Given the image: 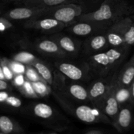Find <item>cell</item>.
<instances>
[{"mask_svg":"<svg viewBox=\"0 0 134 134\" xmlns=\"http://www.w3.org/2000/svg\"><path fill=\"white\" fill-rule=\"evenodd\" d=\"M129 47H111L109 49L87 56L85 62L90 73L97 77H107L119 66L128 55Z\"/></svg>","mask_w":134,"mask_h":134,"instance_id":"6da1fadb","label":"cell"},{"mask_svg":"<svg viewBox=\"0 0 134 134\" xmlns=\"http://www.w3.org/2000/svg\"><path fill=\"white\" fill-rule=\"evenodd\" d=\"M133 12L134 9L126 0H105L98 9L90 13H83L77 18V21H90L113 24L119 19L130 16Z\"/></svg>","mask_w":134,"mask_h":134,"instance_id":"7a4b0ae2","label":"cell"},{"mask_svg":"<svg viewBox=\"0 0 134 134\" xmlns=\"http://www.w3.org/2000/svg\"><path fill=\"white\" fill-rule=\"evenodd\" d=\"M83 9L75 3L64 4L52 7L51 11L45 16L52 17L68 25H70L77 21L81 15Z\"/></svg>","mask_w":134,"mask_h":134,"instance_id":"3957f363","label":"cell"},{"mask_svg":"<svg viewBox=\"0 0 134 134\" xmlns=\"http://www.w3.org/2000/svg\"><path fill=\"white\" fill-rule=\"evenodd\" d=\"M68 26L69 25L66 24L48 16H42L29 20H26L24 23V27L26 28L52 34L60 32Z\"/></svg>","mask_w":134,"mask_h":134,"instance_id":"277c9868","label":"cell"},{"mask_svg":"<svg viewBox=\"0 0 134 134\" xmlns=\"http://www.w3.org/2000/svg\"><path fill=\"white\" fill-rule=\"evenodd\" d=\"M111 24L90 21H77L66 27L67 31L77 36H90L105 33Z\"/></svg>","mask_w":134,"mask_h":134,"instance_id":"5b68a950","label":"cell"},{"mask_svg":"<svg viewBox=\"0 0 134 134\" xmlns=\"http://www.w3.org/2000/svg\"><path fill=\"white\" fill-rule=\"evenodd\" d=\"M52 7L42 8L37 7L24 6L17 7L8 10L4 14L3 16L10 20H29L45 16L49 13Z\"/></svg>","mask_w":134,"mask_h":134,"instance_id":"8992f818","label":"cell"},{"mask_svg":"<svg viewBox=\"0 0 134 134\" xmlns=\"http://www.w3.org/2000/svg\"><path fill=\"white\" fill-rule=\"evenodd\" d=\"M56 67L59 72L73 81H81L86 79L90 73L86 62L82 64H76L68 62H59L56 63Z\"/></svg>","mask_w":134,"mask_h":134,"instance_id":"52a82bcc","label":"cell"},{"mask_svg":"<svg viewBox=\"0 0 134 134\" xmlns=\"http://www.w3.org/2000/svg\"><path fill=\"white\" fill-rule=\"evenodd\" d=\"M74 114L79 120L86 124L99 122L111 124V120L99 109L94 105H92V107L87 105L77 106L75 109Z\"/></svg>","mask_w":134,"mask_h":134,"instance_id":"ba28073f","label":"cell"},{"mask_svg":"<svg viewBox=\"0 0 134 134\" xmlns=\"http://www.w3.org/2000/svg\"><path fill=\"white\" fill-rule=\"evenodd\" d=\"M115 79L111 89L104 97L94 103L92 105L99 109L103 114L106 115L111 120V124L115 121L119 114L120 106L118 103L114 94V87H115Z\"/></svg>","mask_w":134,"mask_h":134,"instance_id":"9c48e42d","label":"cell"},{"mask_svg":"<svg viewBox=\"0 0 134 134\" xmlns=\"http://www.w3.org/2000/svg\"><path fill=\"white\" fill-rule=\"evenodd\" d=\"M115 75V73H114L113 75H110V77H99L89 86L88 92L89 101L91 102L92 105L96 103L108 93L113 84Z\"/></svg>","mask_w":134,"mask_h":134,"instance_id":"30bf717a","label":"cell"},{"mask_svg":"<svg viewBox=\"0 0 134 134\" xmlns=\"http://www.w3.org/2000/svg\"><path fill=\"white\" fill-rule=\"evenodd\" d=\"M110 47L105 32L88 36L82 44V53L91 56L109 49Z\"/></svg>","mask_w":134,"mask_h":134,"instance_id":"8fae6325","label":"cell"},{"mask_svg":"<svg viewBox=\"0 0 134 134\" xmlns=\"http://www.w3.org/2000/svg\"><path fill=\"white\" fill-rule=\"evenodd\" d=\"M124 39L126 47L134 46V18L127 16L120 18L111 25Z\"/></svg>","mask_w":134,"mask_h":134,"instance_id":"7c38bea8","label":"cell"},{"mask_svg":"<svg viewBox=\"0 0 134 134\" xmlns=\"http://www.w3.org/2000/svg\"><path fill=\"white\" fill-rule=\"evenodd\" d=\"M49 38L54 41L68 56H77L82 49L81 41L65 34L58 32L50 35Z\"/></svg>","mask_w":134,"mask_h":134,"instance_id":"4fadbf2b","label":"cell"},{"mask_svg":"<svg viewBox=\"0 0 134 134\" xmlns=\"http://www.w3.org/2000/svg\"><path fill=\"white\" fill-rule=\"evenodd\" d=\"M34 47L37 52L47 56L56 58H64L68 56L58 44L51 38L37 41L35 43Z\"/></svg>","mask_w":134,"mask_h":134,"instance_id":"5bb4252c","label":"cell"},{"mask_svg":"<svg viewBox=\"0 0 134 134\" xmlns=\"http://www.w3.org/2000/svg\"><path fill=\"white\" fill-rule=\"evenodd\" d=\"M130 105L129 103L120 107L116 120L112 124L119 132H126L132 126L133 116Z\"/></svg>","mask_w":134,"mask_h":134,"instance_id":"9a60e30c","label":"cell"},{"mask_svg":"<svg viewBox=\"0 0 134 134\" xmlns=\"http://www.w3.org/2000/svg\"><path fill=\"white\" fill-rule=\"evenodd\" d=\"M134 79V54L130 60L115 74V83L119 86L130 87Z\"/></svg>","mask_w":134,"mask_h":134,"instance_id":"2e32d148","label":"cell"},{"mask_svg":"<svg viewBox=\"0 0 134 134\" xmlns=\"http://www.w3.org/2000/svg\"><path fill=\"white\" fill-rule=\"evenodd\" d=\"M31 111L34 116L43 120H52L56 116L54 109L49 105L44 103L34 104L31 107Z\"/></svg>","mask_w":134,"mask_h":134,"instance_id":"e0dca14e","label":"cell"},{"mask_svg":"<svg viewBox=\"0 0 134 134\" xmlns=\"http://www.w3.org/2000/svg\"><path fill=\"white\" fill-rule=\"evenodd\" d=\"M24 130L14 120L7 116H0V133H22Z\"/></svg>","mask_w":134,"mask_h":134,"instance_id":"ac0fdd59","label":"cell"},{"mask_svg":"<svg viewBox=\"0 0 134 134\" xmlns=\"http://www.w3.org/2000/svg\"><path fill=\"white\" fill-rule=\"evenodd\" d=\"M73 97L74 99L80 102L89 101L88 92V88L78 83H71L69 86L65 85V92Z\"/></svg>","mask_w":134,"mask_h":134,"instance_id":"d6986e66","label":"cell"},{"mask_svg":"<svg viewBox=\"0 0 134 134\" xmlns=\"http://www.w3.org/2000/svg\"><path fill=\"white\" fill-rule=\"evenodd\" d=\"M80 0H25L22 2L24 6L50 8L71 3H77Z\"/></svg>","mask_w":134,"mask_h":134,"instance_id":"ffe728a7","label":"cell"},{"mask_svg":"<svg viewBox=\"0 0 134 134\" xmlns=\"http://www.w3.org/2000/svg\"><path fill=\"white\" fill-rule=\"evenodd\" d=\"M32 65L45 82H47L51 86L53 85L54 76L53 75V73L49 67L44 62L39 60L34 63Z\"/></svg>","mask_w":134,"mask_h":134,"instance_id":"44dd1931","label":"cell"},{"mask_svg":"<svg viewBox=\"0 0 134 134\" xmlns=\"http://www.w3.org/2000/svg\"><path fill=\"white\" fill-rule=\"evenodd\" d=\"M114 94L120 107L124 105L131 103V94L130 87L119 86L115 83V79Z\"/></svg>","mask_w":134,"mask_h":134,"instance_id":"7402d4cb","label":"cell"},{"mask_svg":"<svg viewBox=\"0 0 134 134\" xmlns=\"http://www.w3.org/2000/svg\"><path fill=\"white\" fill-rule=\"evenodd\" d=\"M0 103L7 105L13 108H20L22 102L19 98L9 94L6 90L0 91Z\"/></svg>","mask_w":134,"mask_h":134,"instance_id":"603a6c76","label":"cell"},{"mask_svg":"<svg viewBox=\"0 0 134 134\" xmlns=\"http://www.w3.org/2000/svg\"><path fill=\"white\" fill-rule=\"evenodd\" d=\"M12 59L26 65H32L34 63L40 60L34 54L27 51H20L15 54Z\"/></svg>","mask_w":134,"mask_h":134,"instance_id":"cb8c5ba5","label":"cell"},{"mask_svg":"<svg viewBox=\"0 0 134 134\" xmlns=\"http://www.w3.org/2000/svg\"><path fill=\"white\" fill-rule=\"evenodd\" d=\"M33 86L39 98H44L48 96L52 92L51 85H48L44 81H39L37 82H32Z\"/></svg>","mask_w":134,"mask_h":134,"instance_id":"d4e9b609","label":"cell"},{"mask_svg":"<svg viewBox=\"0 0 134 134\" xmlns=\"http://www.w3.org/2000/svg\"><path fill=\"white\" fill-rule=\"evenodd\" d=\"M18 90L26 98H39L38 96L37 95L36 92H35V90H34L32 83L27 79H26L24 84Z\"/></svg>","mask_w":134,"mask_h":134,"instance_id":"484cf974","label":"cell"},{"mask_svg":"<svg viewBox=\"0 0 134 134\" xmlns=\"http://www.w3.org/2000/svg\"><path fill=\"white\" fill-rule=\"evenodd\" d=\"M5 60L7 62L8 65L12 69L14 75L17 74H24L26 69V65L22 64L19 62L15 61L13 59L5 58Z\"/></svg>","mask_w":134,"mask_h":134,"instance_id":"4316f807","label":"cell"},{"mask_svg":"<svg viewBox=\"0 0 134 134\" xmlns=\"http://www.w3.org/2000/svg\"><path fill=\"white\" fill-rule=\"evenodd\" d=\"M24 75L26 79H27L31 82L43 80L33 65H26V69Z\"/></svg>","mask_w":134,"mask_h":134,"instance_id":"83f0119b","label":"cell"},{"mask_svg":"<svg viewBox=\"0 0 134 134\" xmlns=\"http://www.w3.org/2000/svg\"><path fill=\"white\" fill-rule=\"evenodd\" d=\"M1 63L3 72V75L4 76H5V80L7 81H10V82H11V81H13V79H14L15 75L13 73L12 69H10L9 65H8L7 62L6 60H5V58H1Z\"/></svg>","mask_w":134,"mask_h":134,"instance_id":"f1b7e54d","label":"cell"},{"mask_svg":"<svg viewBox=\"0 0 134 134\" xmlns=\"http://www.w3.org/2000/svg\"><path fill=\"white\" fill-rule=\"evenodd\" d=\"M10 21L5 16L0 17V32H5L13 28V25Z\"/></svg>","mask_w":134,"mask_h":134,"instance_id":"f546056e","label":"cell"},{"mask_svg":"<svg viewBox=\"0 0 134 134\" xmlns=\"http://www.w3.org/2000/svg\"><path fill=\"white\" fill-rule=\"evenodd\" d=\"M26 81V78L25 77L24 74H17L15 75L14 79L11 81L12 84L14 87L19 89L22 86V85L24 84L25 81Z\"/></svg>","mask_w":134,"mask_h":134,"instance_id":"4dcf8cb0","label":"cell"},{"mask_svg":"<svg viewBox=\"0 0 134 134\" xmlns=\"http://www.w3.org/2000/svg\"><path fill=\"white\" fill-rule=\"evenodd\" d=\"M10 86L7 82V81L0 79V91L1 90H10Z\"/></svg>","mask_w":134,"mask_h":134,"instance_id":"1f68e13d","label":"cell"},{"mask_svg":"<svg viewBox=\"0 0 134 134\" xmlns=\"http://www.w3.org/2000/svg\"><path fill=\"white\" fill-rule=\"evenodd\" d=\"M85 134H103L105 132L101 129L98 128H92V129L88 130L84 132Z\"/></svg>","mask_w":134,"mask_h":134,"instance_id":"d6a6232c","label":"cell"},{"mask_svg":"<svg viewBox=\"0 0 134 134\" xmlns=\"http://www.w3.org/2000/svg\"><path fill=\"white\" fill-rule=\"evenodd\" d=\"M131 94V104L134 105V79L130 86Z\"/></svg>","mask_w":134,"mask_h":134,"instance_id":"836d02e7","label":"cell"},{"mask_svg":"<svg viewBox=\"0 0 134 134\" xmlns=\"http://www.w3.org/2000/svg\"><path fill=\"white\" fill-rule=\"evenodd\" d=\"M0 79H1L5 80V76L3 75V72L2 67H1V58H0Z\"/></svg>","mask_w":134,"mask_h":134,"instance_id":"e575fe53","label":"cell"},{"mask_svg":"<svg viewBox=\"0 0 134 134\" xmlns=\"http://www.w3.org/2000/svg\"><path fill=\"white\" fill-rule=\"evenodd\" d=\"M4 1H24L25 0H4Z\"/></svg>","mask_w":134,"mask_h":134,"instance_id":"d590c367","label":"cell"},{"mask_svg":"<svg viewBox=\"0 0 134 134\" xmlns=\"http://www.w3.org/2000/svg\"><path fill=\"white\" fill-rule=\"evenodd\" d=\"M133 16V18H134V16Z\"/></svg>","mask_w":134,"mask_h":134,"instance_id":"8d00e7d4","label":"cell"}]
</instances>
